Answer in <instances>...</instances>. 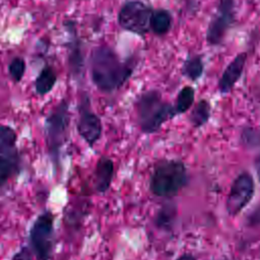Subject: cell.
Returning a JSON list of instances; mask_svg holds the SVG:
<instances>
[{"mask_svg":"<svg viewBox=\"0 0 260 260\" xmlns=\"http://www.w3.org/2000/svg\"><path fill=\"white\" fill-rule=\"evenodd\" d=\"M137 62L135 57L122 59L108 45H98L89 56L90 79L101 92L112 93L120 89L130 79Z\"/></svg>","mask_w":260,"mask_h":260,"instance_id":"6da1fadb","label":"cell"},{"mask_svg":"<svg viewBox=\"0 0 260 260\" xmlns=\"http://www.w3.org/2000/svg\"><path fill=\"white\" fill-rule=\"evenodd\" d=\"M134 110L139 129L144 134L158 132L166 122L178 115L175 106L165 101L156 89L141 92L134 102Z\"/></svg>","mask_w":260,"mask_h":260,"instance_id":"7a4b0ae2","label":"cell"},{"mask_svg":"<svg viewBox=\"0 0 260 260\" xmlns=\"http://www.w3.org/2000/svg\"><path fill=\"white\" fill-rule=\"evenodd\" d=\"M189 182L186 165L175 158H164L155 162L149 178V190L156 197H175Z\"/></svg>","mask_w":260,"mask_h":260,"instance_id":"3957f363","label":"cell"},{"mask_svg":"<svg viewBox=\"0 0 260 260\" xmlns=\"http://www.w3.org/2000/svg\"><path fill=\"white\" fill-rule=\"evenodd\" d=\"M70 120V104L65 99L61 100L52 108L45 119V143L47 151L55 166H58L61 150L68 140Z\"/></svg>","mask_w":260,"mask_h":260,"instance_id":"277c9868","label":"cell"},{"mask_svg":"<svg viewBox=\"0 0 260 260\" xmlns=\"http://www.w3.org/2000/svg\"><path fill=\"white\" fill-rule=\"evenodd\" d=\"M55 216L50 210H44L29 229V246L37 260H51L55 246Z\"/></svg>","mask_w":260,"mask_h":260,"instance_id":"5b68a950","label":"cell"},{"mask_svg":"<svg viewBox=\"0 0 260 260\" xmlns=\"http://www.w3.org/2000/svg\"><path fill=\"white\" fill-rule=\"evenodd\" d=\"M153 9L140 0H128L119 9L117 21L126 31L145 36L150 31V19Z\"/></svg>","mask_w":260,"mask_h":260,"instance_id":"8992f818","label":"cell"},{"mask_svg":"<svg viewBox=\"0 0 260 260\" xmlns=\"http://www.w3.org/2000/svg\"><path fill=\"white\" fill-rule=\"evenodd\" d=\"M236 19L235 0H218L215 14L210 19L206 30L209 46H219Z\"/></svg>","mask_w":260,"mask_h":260,"instance_id":"52a82bcc","label":"cell"},{"mask_svg":"<svg viewBox=\"0 0 260 260\" xmlns=\"http://www.w3.org/2000/svg\"><path fill=\"white\" fill-rule=\"evenodd\" d=\"M255 192V183L252 175L244 171L233 181L225 200V209L229 215H238L252 200Z\"/></svg>","mask_w":260,"mask_h":260,"instance_id":"ba28073f","label":"cell"},{"mask_svg":"<svg viewBox=\"0 0 260 260\" xmlns=\"http://www.w3.org/2000/svg\"><path fill=\"white\" fill-rule=\"evenodd\" d=\"M78 113L79 116L76 123L77 132L89 147H93L102 137L103 123L101 118L91 111L87 94L81 96Z\"/></svg>","mask_w":260,"mask_h":260,"instance_id":"9c48e42d","label":"cell"},{"mask_svg":"<svg viewBox=\"0 0 260 260\" xmlns=\"http://www.w3.org/2000/svg\"><path fill=\"white\" fill-rule=\"evenodd\" d=\"M66 29L69 32L70 40L66 44L67 48V62L68 70L72 78H81L84 68V55L82 51V43L76 34V29L73 21H67L65 23Z\"/></svg>","mask_w":260,"mask_h":260,"instance_id":"30bf717a","label":"cell"},{"mask_svg":"<svg viewBox=\"0 0 260 260\" xmlns=\"http://www.w3.org/2000/svg\"><path fill=\"white\" fill-rule=\"evenodd\" d=\"M247 58L248 56L246 52H240L228 64L217 82V88L221 94L229 93L240 80L247 62Z\"/></svg>","mask_w":260,"mask_h":260,"instance_id":"8fae6325","label":"cell"},{"mask_svg":"<svg viewBox=\"0 0 260 260\" xmlns=\"http://www.w3.org/2000/svg\"><path fill=\"white\" fill-rule=\"evenodd\" d=\"M115 173V165L111 157L102 155L95 162L93 170V189L99 194L106 193L112 185Z\"/></svg>","mask_w":260,"mask_h":260,"instance_id":"7c38bea8","label":"cell"},{"mask_svg":"<svg viewBox=\"0 0 260 260\" xmlns=\"http://www.w3.org/2000/svg\"><path fill=\"white\" fill-rule=\"evenodd\" d=\"M17 134L8 125H0V154L19 161V153L16 146Z\"/></svg>","mask_w":260,"mask_h":260,"instance_id":"4fadbf2b","label":"cell"},{"mask_svg":"<svg viewBox=\"0 0 260 260\" xmlns=\"http://www.w3.org/2000/svg\"><path fill=\"white\" fill-rule=\"evenodd\" d=\"M173 25L172 13L164 8L153 9L150 19V31L155 36L162 37L167 35Z\"/></svg>","mask_w":260,"mask_h":260,"instance_id":"5bb4252c","label":"cell"},{"mask_svg":"<svg viewBox=\"0 0 260 260\" xmlns=\"http://www.w3.org/2000/svg\"><path fill=\"white\" fill-rule=\"evenodd\" d=\"M57 82V74L54 67L46 64L35 79V89L39 95L48 94Z\"/></svg>","mask_w":260,"mask_h":260,"instance_id":"9a60e30c","label":"cell"},{"mask_svg":"<svg viewBox=\"0 0 260 260\" xmlns=\"http://www.w3.org/2000/svg\"><path fill=\"white\" fill-rule=\"evenodd\" d=\"M210 114H211L210 103L205 99H201L193 107L189 116V121L194 128L196 129L201 128L209 121Z\"/></svg>","mask_w":260,"mask_h":260,"instance_id":"2e32d148","label":"cell"},{"mask_svg":"<svg viewBox=\"0 0 260 260\" xmlns=\"http://www.w3.org/2000/svg\"><path fill=\"white\" fill-rule=\"evenodd\" d=\"M204 72V63L200 55H189L182 66V74L191 81L198 80Z\"/></svg>","mask_w":260,"mask_h":260,"instance_id":"e0dca14e","label":"cell"},{"mask_svg":"<svg viewBox=\"0 0 260 260\" xmlns=\"http://www.w3.org/2000/svg\"><path fill=\"white\" fill-rule=\"evenodd\" d=\"M177 215V207L173 203H166L157 210L154 216V223L162 230H170Z\"/></svg>","mask_w":260,"mask_h":260,"instance_id":"ac0fdd59","label":"cell"},{"mask_svg":"<svg viewBox=\"0 0 260 260\" xmlns=\"http://www.w3.org/2000/svg\"><path fill=\"white\" fill-rule=\"evenodd\" d=\"M195 100V89L190 86L186 85L181 88L177 94L176 102H175V110L178 115L184 114L191 109L194 104Z\"/></svg>","mask_w":260,"mask_h":260,"instance_id":"d6986e66","label":"cell"},{"mask_svg":"<svg viewBox=\"0 0 260 260\" xmlns=\"http://www.w3.org/2000/svg\"><path fill=\"white\" fill-rule=\"evenodd\" d=\"M19 171V161L0 154V187L5 185L9 179Z\"/></svg>","mask_w":260,"mask_h":260,"instance_id":"ffe728a7","label":"cell"},{"mask_svg":"<svg viewBox=\"0 0 260 260\" xmlns=\"http://www.w3.org/2000/svg\"><path fill=\"white\" fill-rule=\"evenodd\" d=\"M25 72V61L21 57H14L8 65V73L14 82H20Z\"/></svg>","mask_w":260,"mask_h":260,"instance_id":"44dd1931","label":"cell"},{"mask_svg":"<svg viewBox=\"0 0 260 260\" xmlns=\"http://www.w3.org/2000/svg\"><path fill=\"white\" fill-rule=\"evenodd\" d=\"M32 252L30 248L22 247L17 253H15L11 260H32Z\"/></svg>","mask_w":260,"mask_h":260,"instance_id":"7402d4cb","label":"cell"},{"mask_svg":"<svg viewBox=\"0 0 260 260\" xmlns=\"http://www.w3.org/2000/svg\"><path fill=\"white\" fill-rule=\"evenodd\" d=\"M248 222L250 225H259L260 224V207L255 209L253 213L248 217Z\"/></svg>","mask_w":260,"mask_h":260,"instance_id":"603a6c76","label":"cell"},{"mask_svg":"<svg viewBox=\"0 0 260 260\" xmlns=\"http://www.w3.org/2000/svg\"><path fill=\"white\" fill-rule=\"evenodd\" d=\"M255 170H256V174H257L258 180L260 182V153L258 154V156L255 159Z\"/></svg>","mask_w":260,"mask_h":260,"instance_id":"cb8c5ba5","label":"cell"},{"mask_svg":"<svg viewBox=\"0 0 260 260\" xmlns=\"http://www.w3.org/2000/svg\"><path fill=\"white\" fill-rule=\"evenodd\" d=\"M176 260H197V259H196V257H194L192 254L186 253V254H183V255L179 256Z\"/></svg>","mask_w":260,"mask_h":260,"instance_id":"d4e9b609","label":"cell"}]
</instances>
